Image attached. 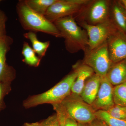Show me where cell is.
<instances>
[{"label": "cell", "instance_id": "obj_28", "mask_svg": "<svg viewBox=\"0 0 126 126\" xmlns=\"http://www.w3.org/2000/svg\"><path fill=\"white\" fill-rule=\"evenodd\" d=\"M121 2L124 5V6L126 7V0H123L121 1Z\"/></svg>", "mask_w": 126, "mask_h": 126}, {"label": "cell", "instance_id": "obj_30", "mask_svg": "<svg viewBox=\"0 0 126 126\" xmlns=\"http://www.w3.org/2000/svg\"><path fill=\"white\" fill-rule=\"evenodd\" d=\"M124 7H125V8H126V7H125V6H124Z\"/></svg>", "mask_w": 126, "mask_h": 126}, {"label": "cell", "instance_id": "obj_8", "mask_svg": "<svg viewBox=\"0 0 126 126\" xmlns=\"http://www.w3.org/2000/svg\"><path fill=\"white\" fill-rule=\"evenodd\" d=\"M81 26L86 31L88 38V47L90 49L99 46L107 40L109 36L118 29L111 20L96 25L89 24L80 21Z\"/></svg>", "mask_w": 126, "mask_h": 126}, {"label": "cell", "instance_id": "obj_18", "mask_svg": "<svg viewBox=\"0 0 126 126\" xmlns=\"http://www.w3.org/2000/svg\"><path fill=\"white\" fill-rule=\"evenodd\" d=\"M22 54L24 56L23 61L32 67H37L40 64L41 59L36 56V53L26 42L23 44Z\"/></svg>", "mask_w": 126, "mask_h": 126}, {"label": "cell", "instance_id": "obj_24", "mask_svg": "<svg viewBox=\"0 0 126 126\" xmlns=\"http://www.w3.org/2000/svg\"><path fill=\"white\" fill-rule=\"evenodd\" d=\"M5 30V18L4 16L0 14V38L3 37Z\"/></svg>", "mask_w": 126, "mask_h": 126}, {"label": "cell", "instance_id": "obj_27", "mask_svg": "<svg viewBox=\"0 0 126 126\" xmlns=\"http://www.w3.org/2000/svg\"><path fill=\"white\" fill-rule=\"evenodd\" d=\"M78 126H89V124L88 123H78Z\"/></svg>", "mask_w": 126, "mask_h": 126}, {"label": "cell", "instance_id": "obj_9", "mask_svg": "<svg viewBox=\"0 0 126 126\" xmlns=\"http://www.w3.org/2000/svg\"><path fill=\"white\" fill-rule=\"evenodd\" d=\"M109 54L113 63L126 59V33L118 30L107 40Z\"/></svg>", "mask_w": 126, "mask_h": 126}, {"label": "cell", "instance_id": "obj_14", "mask_svg": "<svg viewBox=\"0 0 126 126\" xmlns=\"http://www.w3.org/2000/svg\"><path fill=\"white\" fill-rule=\"evenodd\" d=\"M7 50L5 40L2 37L0 39V82H11L15 78L14 70L6 64V56Z\"/></svg>", "mask_w": 126, "mask_h": 126}, {"label": "cell", "instance_id": "obj_13", "mask_svg": "<svg viewBox=\"0 0 126 126\" xmlns=\"http://www.w3.org/2000/svg\"><path fill=\"white\" fill-rule=\"evenodd\" d=\"M74 67L78 70V74L72 85L71 94L80 96L87 79L94 73L92 69L83 63L77 64Z\"/></svg>", "mask_w": 126, "mask_h": 126}, {"label": "cell", "instance_id": "obj_26", "mask_svg": "<svg viewBox=\"0 0 126 126\" xmlns=\"http://www.w3.org/2000/svg\"><path fill=\"white\" fill-rule=\"evenodd\" d=\"M24 126H43L41 123L36 122L33 123H25Z\"/></svg>", "mask_w": 126, "mask_h": 126}, {"label": "cell", "instance_id": "obj_20", "mask_svg": "<svg viewBox=\"0 0 126 126\" xmlns=\"http://www.w3.org/2000/svg\"><path fill=\"white\" fill-rule=\"evenodd\" d=\"M113 95L114 104L126 106V81L119 85L113 86Z\"/></svg>", "mask_w": 126, "mask_h": 126}, {"label": "cell", "instance_id": "obj_23", "mask_svg": "<svg viewBox=\"0 0 126 126\" xmlns=\"http://www.w3.org/2000/svg\"><path fill=\"white\" fill-rule=\"evenodd\" d=\"M41 123L43 126H61L56 113L49 117Z\"/></svg>", "mask_w": 126, "mask_h": 126}, {"label": "cell", "instance_id": "obj_16", "mask_svg": "<svg viewBox=\"0 0 126 126\" xmlns=\"http://www.w3.org/2000/svg\"><path fill=\"white\" fill-rule=\"evenodd\" d=\"M24 36L26 38L29 40L32 44V48L40 58L41 59L45 55L47 49L49 46V41L41 42L38 39L36 34L32 32L26 33Z\"/></svg>", "mask_w": 126, "mask_h": 126}, {"label": "cell", "instance_id": "obj_5", "mask_svg": "<svg viewBox=\"0 0 126 126\" xmlns=\"http://www.w3.org/2000/svg\"><path fill=\"white\" fill-rule=\"evenodd\" d=\"M70 117L78 123L89 124L95 118V111L78 95L71 94L61 103Z\"/></svg>", "mask_w": 126, "mask_h": 126}, {"label": "cell", "instance_id": "obj_22", "mask_svg": "<svg viewBox=\"0 0 126 126\" xmlns=\"http://www.w3.org/2000/svg\"><path fill=\"white\" fill-rule=\"evenodd\" d=\"M11 82H0V111L5 108L4 98L11 90Z\"/></svg>", "mask_w": 126, "mask_h": 126}, {"label": "cell", "instance_id": "obj_1", "mask_svg": "<svg viewBox=\"0 0 126 126\" xmlns=\"http://www.w3.org/2000/svg\"><path fill=\"white\" fill-rule=\"evenodd\" d=\"M73 72L49 90L45 92L33 95L25 100L23 106L29 109L36 106L49 104L52 105L61 103L71 93L72 85L78 74V71L74 67Z\"/></svg>", "mask_w": 126, "mask_h": 126}, {"label": "cell", "instance_id": "obj_2", "mask_svg": "<svg viewBox=\"0 0 126 126\" xmlns=\"http://www.w3.org/2000/svg\"><path fill=\"white\" fill-rule=\"evenodd\" d=\"M65 39V48L72 53L82 50L88 46V38L86 31L82 29L74 17L67 16L59 19L53 23Z\"/></svg>", "mask_w": 126, "mask_h": 126}, {"label": "cell", "instance_id": "obj_12", "mask_svg": "<svg viewBox=\"0 0 126 126\" xmlns=\"http://www.w3.org/2000/svg\"><path fill=\"white\" fill-rule=\"evenodd\" d=\"M110 19L118 30L126 33V9L121 1H111Z\"/></svg>", "mask_w": 126, "mask_h": 126}, {"label": "cell", "instance_id": "obj_25", "mask_svg": "<svg viewBox=\"0 0 126 126\" xmlns=\"http://www.w3.org/2000/svg\"><path fill=\"white\" fill-rule=\"evenodd\" d=\"M89 126H108L101 119L96 118L92 121L89 123Z\"/></svg>", "mask_w": 126, "mask_h": 126}, {"label": "cell", "instance_id": "obj_15", "mask_svg": "<svg viewBox=\"0 0 126 126\" xmlns=\"http://www.w3.org/2000/svg\"><path fill=\"white\" fill-rule=\"evenodd\" d=\"M106 77L113 86H117L126 81V59L113 63Z\"/></svg>", "mask_w": 126, "mask_h": 126}, {"label": "cell", "instance_id": "obj_6", "mask_svg": "<svg viewBox=\"0 0 126 126\" xmlns=\"http://www.w3.org/2000/svg\"><path fill=\"white\" fill-rule=\"evenodd\" d=\"M91 0H58L48 9L45 16L52 23L67 16H78Z\"/></svg>", "mask_w": 126, "mask_h": 126}, {"label": "cell", "instance_id": "obj_17", "mask_svg": "<svg viewBox=\"0 0 126 126\" xmlns=\"http://www.w3.org/2000/svg\"><path fill=\"white\" fill-rule=\"evenodd\" d=\"M58 0H26L24 2L31 10L45 16L48 9Z\"/></svg>", "mask_w": 126, "mask_h": 126}, {"label": "cell", "instance_id": "obj_11", "mask_svg": "<svg viewBox=\"0 0 126 126\" xmlns=\"http://www.w3.org/2000/svg\"><path fill=\"white\" fill-rule=\"evenodd\" d=\"M101 77L94 73L87 79L80 96L86 103L92 106L96 99L100 86Z\"/></svg>", "mask_w": 126, "mask_h": 126}, {"label": "cell", "instance_id": "obj_21", "mask_svg": "<svg viewBox=\"0 0 126 126\" xmlns=\"http://www.w3.org/2000/svg\"><path fill=\"white\" fill-rule=\"evenodd\" d=\"M106 111L112 117L122 120H126V106L114 104Z\"/></svg>", "mask_w": 126, "mask_h": 126}, {"label": "cell", "instance_id": "obj_3", "mask_svg": "<svg viewBox=\"0 0 126 126\" xmlns=\"http://www.w3.org/2000/svg\"><path fill=\"white\" fill-rule=\"evenodd\" d=\"M19 18L25 29L31 32H39L56 38H63L53 23L31 10L24 1H20L17 6Z\"/></svg>", "mask_w": 126, "mask_h": 126}, {"label": "cell", "instance_id": "obj_10", "mask_svg": "<svg viewBox=\"0 0 126 126\" xmlns=\"http://www.w3.org/2000/svg\"><path fill=\"white\" fill-rule=\"evenodd\" d=\"M101 77L100 86L96 99L92 105L95 111L107 110L114 105L113 86L106 76Z\"/></svg>", "mask_w": 126, "mask_h": 126}, {"label": "cell", "instance_id": "obj_31", "mask_svg": "<svg viewBox=\"0 0 126 126\" xmlns=\"http://www.w3.org/2000/svg\"><path fill=\"white\" fill-rule=\"evenodd\" d=\"M1 38H0V39Z\"/></svg>", "mask_w": 126, "mask_h": 126}, {"label": "cell", "instance_id": "obj_4", "mask_svg": "<svg viewBox=\"0 0 126 126\" xmlns=\"http://www.w3.org/2000/svg\"><path fill=\"white\" fill-rule=\"evenodd\" d=\"M84 52L83 63L92 69L94 73L100 77L106 76L113 64L109 57L107 41L93 49L88 47Z\"/></svg>", "mask_w": 126, "mask_h": 126}, {"label": "cell", "instance_id": "obj_7", "mask_svg": "<svg viewBox=\"0 0 126 126\" xmlns=\"http://www.w3.org/2000/svg\"><path fill=\"white\" fill-rule=\"evenodd\" d=\"M111 1L107 0H91L81 13L80 21L96 25L110 20Z\"/></svg>", "mask_w": 126, "mask_h": 126}, {"label": "cell", "instance_id": "obj_29", "mask_svg": "<svg viewBox=\"0 0 126 126\" xmlns=\"http://www.w3.org/2000/svg\"><path fill=\"white\" fill-rule=\"evenodd\" d=\"M59 119V118H58ZM59 121L60 122V125H61V126H63V123H62V122L59 119Z\"/></svg>", "mask_w": 126, "mask_h": 126}, {"label": "cell", "instance_id": "obj_19", "mask_svg": "<svg viewBox=\"0 0 126 126\" xmlns=\"http://www.w3.org/2000/svg\"><path fill=\"white\" fill-rule=\"evenodd\" d=\"M95 114L96 118L103 121L108 126H126V120L112 117L106 110H97Z\"/></svg>", "mask_w": 126, "mask_h": 126}]
</instances>
